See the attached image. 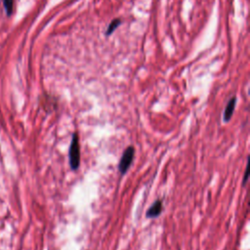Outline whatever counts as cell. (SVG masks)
<instances>
[{
    "instance_id": "cell-1",
    "label": "cell",
    "mask_w": 250,
    "mask_h": 250,
    "mask_svg": "<svg viewBox=\"0 0 250 250\" xmlns=\"http://www.w3.org/2000/svg\"><path fill=\"white\" fill-rule=\"evenodd\" d=\"M69 165L72 170H76L80 166V145L79 137L77 133H74L71 138L69 149H68Z\"/></svg>"
},
{
    "instance_id": "cell-2",
    "label": "cell",
    "mask_w": 250,
    "mask_h": 250,
    "mask_svg": "<svg viewBox=\"0 0 250 250\" xmlns=\"http://www.w3.org/2000/svg\"><path fill=\"white\" fill-rule=\"evenodd\" d=\"M134 156H135V147L132 146H129L124 151H123V154L120 158V161H119V164H118V169H119V172L124 175L129 167L131 166L132 162H133V159H134Z\"/></svg>"
},
{
    "instance_id": "cell-3",
    "label": "cell",
    "mask_w": 250,
    "mask_h": 250,
    "mask_svg": "<svg viewBox=\"0 0 250 250\" xmlns=\"http://www.w3.org/2000/svg\"><path fill=\"white\" fill-rule=\"evenodd\" d=\"M161 212H162V201L156 200L152 203V205L146 211V217L147 218H155V217L159 216Z\"/></svg>"
},
{
    "instance_id": "cell-4",
    "label": "cell",
    "mask_w": 250,
    "mask_h": 250,
    "mask_svg": "<svg viewBox=\"0 0 250 250\" xmlns=\"http://www.w3.org/2000/svg\"><path fill=\"white\" fill-rule=\"evenodd\" d=\"M235 103H236V98L235 97H232L229 101V103H228V104H227V106L225 108V111H224V121L225 122L229 121V119L231 118L233 110H234V107H235Z\"/></svg>"
},
{
    "instance_id": "cell-5",
    "label": "cell",
    "mask_w": 250,
    "mask_h": 250,
    "mask_svg": "<svg viewBox=\"0 0 250 250\" xmlns=\"http://www.w3.org/2000/svg\"><path fill=\"white\" fill-rule=\"evenodd\" d=\"M120 23V21L119 20H114L113 21H111L108 25V28L106 29V34H110Z\"/></svg>"
},
{
    "instance_id": "cell-6",
    "label": "cell",
    "mask_w": 250,
    "mask_h": 250,
    "mask_svg": "<svg viewBox=\"0 0 250 250\" xmlns=\"http://www.w3.org/2000/svg\"><path fill=\"white\" fill-rule=\"evenodd\" d=\"M4 2H5V6H6L7 10H8V13H10V12H11V9H12L13 1H12V0H5Z\"/></svg>"
},
{
    "instance_id": "cell-7",
    "label": "cell",
    "mask_w": 250,
    "mask_h": 250,
    "mask_svg": "<svg viewBox=\"0 0 250 250\" xmlns=\"http://www.w3.org/2000/svg\"><path fill=\"white\" fill-rule=\"evenodd\" d=\"M248 171H249V169H248V167H247V168H246V170H245L244 179H243V182H242V184H243V185H245V183H246V181H247V179H248Z\"/></svg>"
}]
</instances>
